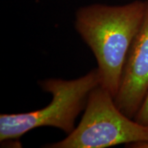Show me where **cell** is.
<instances>
[{"label":"cell","instance_id":"6da1fadb","mask_svg":"<svg viewBox=\"0 0 148 148\" xmlns=\"http://www.w3.org/2000/svg\"><path fill=\"white\" fill-rule=\"evenodd\" d=\"M145 10V1L122 5L101 3L80 7L74 27L97 62L100 86L115 98L130 48Z\"/></svg>","mask_w":148,"mask_h":148},{"label":"cell","instance_id":"7a4b0ae2","mask_svg":"<svg viewBox=\"0 0 148 148\" xmlns=\"http://www.w3.org/2000/svg\"><path fill=\"white\" fill-rule=\"evenodd\" d=\"M39 86L52 99L39 110L18 114H0V141L16 140L33 129L49 126L69 134L75 129L77 117L84 110L88 95L100 85L97 68L73 79L49 78L40 80Z\"/></svg>","mask_w":148,"mask_h":148},{"label":"cell","instance_id":"3957f363","mask_svg":"<svg viewBox=\"0 0 148 148\" xmlns=\"http://www.w3.org/2000/svg\"><path fill=\"white\" fill-rule=\"evenodd\" d=\"M148 142V127L125 115L108 90L97 86L90 92L79 124L66 138L46 148H106Z\"/></svg>","mask_w":148,"mask_h":148},{"label":"cell","instance_id":"277c9868","mask_svg":"<svg viewBox=\"0 0 148 148\" xmlns=\"http://www.w3.org/2000/svg\"><path fill=\"white\" fill-rule=\"evenodd\" d=\"M147 92L148 0L143 21L130 48L114 101L123 113L134 119Z\"/></svg>","mask_w":148,"mask_h":148},{"label":"cell","instance_id":"5b68a950","mask_svg":"<svg viewBox=\"0 0 148 148\" xmlns=\"http://www.w3.org/2000/svg\"><path fill=\"white\" fill-rule=\"evenodd\" d=\"M134 119L143 126L148 127V92Z\"/></svg>","mask_w":148,"mask_h":148},{"label":"cell","instance_id":"8992f818","mask_svg":"<svg viewBox=\"0 0 148 148\" xmlns=\"http://www.w3.org/2000/svg\"><path fill=\"white\" fill-rule=\"evenodd\" d=\"M127 147L132 148H148V142H138V143L130 144Z\"/></svg>","mask_w":148,"mask_h":148}]
</instances>
